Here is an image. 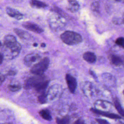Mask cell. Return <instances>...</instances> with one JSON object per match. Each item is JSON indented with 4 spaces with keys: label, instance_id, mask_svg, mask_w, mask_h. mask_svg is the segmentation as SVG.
Listing matches in <instances>:
<instances>
[{
    "label": "cell",
    "instance_id": "obj_1",
    "mask_svg": "<svg viewBox=\"0 0 124 124\" xmlns=\"http://www.w3.org/2000/svg\"><path fill=\"white\" fill-rule=\"evenodd\" d=\"M62 42L68 45H75L81 43L82 41L81 36L74 31H67L61 35Z\"/></svg>",
    "mask_w": 124,
    "mask_h": 124
},
{
    "label": "cell",
    "instance_id": "obj_2",
    "mask_svg": "<svg viewBox=\"0 0 124 124\" xmlns=\"http://www.w3.org/2000/svg\"><path fill=\"white\" fill-rule=\"evenodd\" d=\"M48 21L50 27L57 30L64 26V17L57 12H52L48 16Z\"/></svg>",
    "mask_w": 124,
    "mask_h": 124
},
{
    "label": "cell",
    "instance_id": "obj_3",
    "mask_svg": "<svg viewBox=\"0 0 124 124\" xmlns=\"http://www.w3.org/2000/svg\"><path fill=\"white\" fill-rule=\"evenodd\" d=\"M49 63V60L45 57L34 64L31 69V72L35 75H42L47 69Z\"/></svg>",
    "mask_w": 124,
    "mask_h": 124
},
{
    "label": "cell",
    "instance_id": "obj_4",
    "mask_svg": "<svg viewBox=\"0 0 124 124\" xmlns=\"http://www.w3.org/2000/svg\"><path fill=\"white\" fill-rule=\"evenodd\" d=\"M27 79L24 83V88L29 89L34 88L41 81L46 80V78L42 75H35Z\"/></svg>",
    "mask_w": 124,
    "mask_h": 124
},
{
    "label": "cell",
    "instance_id": "obj_5",
    "mask_svg": "<svg viewBox=\"0 0 124 124\" xmlns=\"http://www.w3.org/2000/svg\"><path fill=\"white\" fill-rule=\"evenodd\" d=\"M62 92V87L58 84L51 86L46 92L47 100L52 101L58 98Z\"/></svg>",
    "mask_w": 124,
    "mask_h": 124
},
{
    "label": "cell",
    "instance_id": "obj_6",
    "mask_svg": "<svg viewBox=\"0 0 124 124\" xmlns=\"http://www.w3.org/2000/svg\"><path fill=\"white\" fill-rule=\"evenodd\" d=\"M18 43L16 37L12 35L8 34L4 37L3 45L5 48H11L16 46Z\"/></svg>",
    "mask_w": 124,
    "mask_h": 124
},
{
    "label": "cell",
    "instance_id": "obj_7",
    "mask_svg": "<svg viewBox=\"0 0 124 124\" xmlns=\"http://www.w3.org/2000/svg\"><path fill=\"white\" fill-rule=\"evenodd\" d=\"M65 79L69 91L74 93L77 88V83L76 78L69 74H67L65 76Z\"/></svg>",
    "mask_w": 124,
    "mask_h": 124
},
{
    "label": "cell",
    "instance_id": "obj_8",
    "mask_svg": "<svg viewBox=\"0 0 124 124\" xmlns=\"http://www.w3.org/2000/svg\"><path fill=\"white\" fill-rule=\"evenodd\" d=\"M40 59V56L36 53H30L27 55L24 59V63L28 66H31L33 64L38 61Z\"/></svg>",
    "mask_w": 124,
    "mask_h": 124
},
{
    "label": "cell",
    "instance_id": "obj_9",
    "mask_svg": "<svg viewBox=\"0 0 124 124\" xmlns=\"http://www.w3.org/2000/svg\"><path fill=\"white\" fill-rule=\"evenodd\" d=\"M23 27L27 30L36 33H41L43 32V29L37 24L32 22H26L22 24Z\"/></svg>",
    "mask_w": 124,
    "mask_h": 124
},
{
    "label": "cell",
    "instance_id": "obj_10",
    "mask_svg": "<svg viewBox=\"0 0 124 124\" xmlns=\"http://www.w3.org/2000/svg\"><path fill=\"white\" fill-rule=\"evenodd\" d=\"M91 110L94 113H96V114H99V115L105 116V117H108L110 119H120L121 118V117L119 115H117L116 114L108 112L107 111L100 110L97 109L95 108H91Z\"/></svg>",
    "mask_w": 124,
    "mask_h": 124
},
{
    "label": "cell",
    "instance_id": "obj_11",
    "mask_svg": "<svg viewBox=\"0 0 124 124\" xmlns=\"http://www.w3.org/2000/svg\"><path fill=\"white\" fill-rule=\"evenodd\" d=\"M6 12L7 14L10 17L16 19L17 20H21L23 17V15L19 11L11 7H7L6 8Z\"/></svg>",
    "mask_w": 124,
    "mask_h": 124
},
{
    "label": "cell",
    "instance_id": "obj_12",
    "mask_svg": "<svg viewBox=\"0 0 124 124\" xmlns=\"http://www.w3.org/2000/svg\"><path fill=\"white\" fill-rule=\"evenodd\" d=\"M109 60L111 64L117 66L124 64V58L120 55H111L109 57Z\"/></svg>",
    "mask_w": 124,
    "mask_h": 124
},
{
    "label": "cell",
    "instance_id": "obj_13",
    "mask_svg": "<svg viewBox=\"0 0 124 124\" xmlns=\"http://www.w3.org/2000/svg\"><path fill=\"white\" fill-rule=\"evenodd\" d=\"M48 81L46 79L43 80L35 86L34 88L36 91L39 93H42L46 92V89L48 85Z\"/></svg>",
    "mask_w": 124,
    "mask_h": 124
},
{
    "label": "cell",
    "instance_id": "obj_14",
    "mask_svg": "<svg viewBox=\"0 0 124 124\" xmlns=\"http://www.w3.org/2000/svg\"><path fill=\"white\" fill-rule=\"evenodd\" d=\"M111 105V104L107 101L103 100H97L94 103L95 108L102 110V109H106Z\"/></svg>",
    "mask_w": 124,
    "mask_h": 124
},
{
    "label": "cell",
    "instance_id": "obj_15",
    "mask_svg": "<svg viewBox=\"0 0 124 124\" xmlns=\"http://www.w3.org/2000/svg\"><path fill=\"white\" fill-rule=\"evenodd\" d=\"M67 9L71 12H76L79 9V4L76 0H68Z\"/></svg>",
    "mask_w": 124,
    "mask_h": 124
},
{
    "label": "cell",
    "instance_id": "obj_16",
    "mask_svg": "<svg viewBox=\"0 0 124 124\" xmlns=\"http://www.w3.org/2000/svg\"><path fill=\"white\" fill-rule=\"evenodd\" d=\"M83 58L85 61L90 63H94L96 59L95 55L93 53L90 51L85 52L83 55Z\"/></svg>",
    "mask_w": 124,
    "mask_h": 124
},
{
    "label": "cell",
    "instance_id": "obj_17",
    "mask_svg": "<svg viewBox=\"0 0 124 124\" xmlns=\"http://www.w3.org/2000/svg\"><path fill=\"white\" fill-rule=\"evenodd\" d=\"M14 32L17 34V35L22 39H28L30 37V34L26 31H25L22 29L19 28H15L14 30Z\"/></svg>",
    "mask_w": 124,
    "mask_h": 124
},
{
    "label": "cell",
    "instance_id": "obj_18",
    "mask_svg": "<svg viewBox=\"0 0 124 124\" xmlns=\"http://www.w3.org/2000/svg\"><path fill=\"white\" fill-rule=\"evenodd\" d=\"M30 4L32 7L36 8H44L47 6L46 3L39 0H31Z\"/></svg>",
    "mask_w": 124,
    "mask_h": 124
},
{
    "label": "cell",
    "instance_id": "obj_19",
    "mask_svg": "<svg viewBox=\"0 0 124 124\" xmlns=\"http://www.w3.org/2000/svg\"><path fill=\"white\" fill-rule=\"evenodd\" d=\"M39 114L44 119L50 121L52 120V117L49 111L47 109H42L39 111Z\"/></svg>",
    "mask_w": 124,
    "mask_h": 124
},
{
    "label": "cell",
    "instance_id": "obj_20",
    "mask_svg": "<svg viewBox=\"0 0 124 124\" xmlns=\"http://www.w3.org/2000/svg\"><path fill=\"white\" fill-rule=\"evenodd\" d=\"M114 104L115 107V108L117 109L119 113L123 117H124V110L123 109L120 102L117 99H115L114 100Z\"/></svg>",
    "mask_w": 124,
    "mask_h": 124
},
{
    "label": "cell",
    "instance_id": "obj_21",
    "mask_svg": "<svg viewBox=\"0 0 124 124\" xmlns=\"http://www.w3.org/2000/svg\"><path fill=\"white\" fill-rule=\"evenodd\" d=\"M38 101L41 104H45L46 103L48 100L47 98V94L46 92H45L44 93H41L40 95L38 97Z\"/></svg>",
    "mask_w": 124,
    "mask_h": 124
},
{
    "label": "cell",
    "instance_id": "obj_22",
    "mask_svg": "<svg viewBox=\"0 0 124 124\" xmlns=\"http://www.w3.org/2000/svg\"><path fill=\"white\" fill-rule=\"evenodd\" d=\"M9 90L12 92H16L20 90L21 87L18 84H10L8 87Z\"/></svg>",
    "mask_w": 124,
    "mask_h": 124
},
{
    "label": "cell",
    "instance_id": "obj_23",
    "mask_svg": "<svg viewBox=\"0 0 124 124\" xmlns=\"http://www.w3.org/2000/svg\"><path fill=\"white\" fill-rule=\"evenodd\" d=\"M68 117L67 116H65L62 119L57 118L56 122L57 124H66L68 122Z\"/></svg>",
    "mask_w": 124,
    "mask_h": 124
},
{
    "label": "cell",
    "instance_id": "obj_24",
    "mask_svg": "<svg viewBox=\"0 0 124 124\" xmlns=\"http://www.w3.org/2000/svg\"><path fill=\"white\" fill-rule=\"evenodd\" d=\"M99 8V3L98 2H94L91 5V10L94 12H97Z\"/></svg>",
    "mask_w": 124,
    "mask_h": 124
},
{
    "label": "cell",
    "instance_id": "obj_25",
    "mask_svg": "<svg viewBox=\"0 0 124 124\" xmlns=\"http://www.w3.org/2000/svg\"><path fill=\"white\" fill-rule=\"evenodd\" d=\"M115 43L117 45L121 47L124 48V37H119L117 38L115 41Z\"/></svg>",
    "mask_w": 124,
    "mask_h": 124
},
{
    "label": "cell",
    "instance_id": "obj_26",
    "mask_svg": "<svg viewBox=\"0 0 124 124\" xmlns=\"http://www.w3.org/2000/svg\"><path fill=\"white\" fill-rule=\"evenodd\" d=\"M96 121L99 124H109L107 121L104 119L98 118L96 119Z\"/></svg>",
    "mask_w": 124,
    "mask_h": 124
},
{
    "label": "cell",
    "instance_id": "obj_27",
    "mask_svg": "<svg viewBox=\"0 0 124 124\" xmlns=\"http://www.w3.org/2000/svg\"><path fill=\"white\" fill-rule=\"evenodd\" d=\"M74 124H86V123L81 119H78L76 120Z\"/></svg>",
    "mask_w": 124,
    "mask_h": 124
},
{
    "label": "cell",
    "instance_id": "obj_28",
    "mask_svg": "<svg viewBox=\"0 0 124 124\" xmlns=\"http://www.w3.org/2000/svg\"><path fill=\"white\" fill-rule=\"evenodd\" d=\"M4 79H5L4 76L0 72V85H1L3 82V81H4Z\"/></svg>",
    "mask_w": 124,
    "mask_h": 124
},
{
    "label": "cell",
    "instance_id": "obj_29",
    "mask_svg": "<svg viewBox=\"0 0 124 124\" xmlns=\"http://www.w3.org/2000/svg\"><path fill=\"white\" fill-rule=\"evenodd\" d=\"M3 58H4V56L3 55V54L0 52V64H1L3 62Z\"/></svg>",
    "mask_w": 124,
    "mask_h": 124
},
{
    "label": "cell",
    "instance_id": "obj_30",
    "mask_svg": "<svg viewBox=\"0 0 124 124\" xmlns=\"http://www.w3.org/2000/svg\"><path fill=\"white\" fill-rule=\"evenodd\" d=\"M15 74H16L15 72V71H9V73H8V74H9V75H14Z\"/></svg>",
    "mask_w": 124,
    "mask_h": 124
},
{
    "label": "cell",
    "instance_id": "obj_31",
    "mask_svg": "<svg viewBox=\"0 0 124 124\" xmlns=\"http://www.w3.org/2000/svg\"><path fill=\"white\" fill-rule=\"evenodd\" d=\"M118 124H124V121H120V122H119Z\"/></svg>",
    "mask_w": 124,
    "mask_h": 124
},
{
    "label": "cell",
    "instance_id": "obj_32",
    "mask_svg": "<svg viewBox=\"0 0 124 124\" xmlns=\"http://www.w3.org/2000/svg\"><path fill=\"white\" fill-rule=\"evenodd\" d=\"M41 46L42 47H45L46 46V44L45 43H42Z\"/></svg>",
    "mask_w": 124,
    "mask_h": 124
},
{
    "label": "cell",
    "instance_id": "obj_33",
    "mask_svg": "<svg viewBox=\"0 0 124 124\" xmlns=\"http://www.w3.org/2000/svg\"><path fill=\"white\" fill-rule=\"evenodd\" d=\"M33 45H34V46H37V44H34Z\"/></svg>",
    "mask_w": 124,
    "mask_h": 124
},
{
    "label": "cell",
    "instance_id": "obj_34",
    "mask_svg": "<svg viewBox=\"0 0 124 124\" xmlns=\"http://www.w3.org/2000/svg\"><path fill=\"white\" fill-rule=\"evenodd\" d=\"M116 0V1H121L122 0Z\"/></svg>",
    "mask_w": 124,
    "mask_h": 124
},
{
    "label": "cell",
    "instance_id": "obj_35",
    "mask_svg": "<svg viewBox=\"0 0 124 124\" xmlns=\"http://www.w3.org/2000/svg\"><path fill=\"white\" fill-rule=\"evenodd\" d=\"M123 94H124V90L123 91Z\"/></svg>",
    "mask_w": 124,
    "mask_h": 124
},
{
    "label": "cell",
    "instance_id": "obj_36",
    "mask_svg": "<svg viewBox=\"0 0 124 124\" xmlns=\"http://www.w3.org/2000/svg\"><path fill=\"white\" fill-rule=\"evenodd\" d=\"M123 22H124V19H123Z\"/></svg>",
    "mask_w": 124,
    "mask_h": 124
},
{
    "label": "cell",
    "instance_id": "obj_37",
    "mask_svg": "<svg viewBox=\"0 0 124 124\" xmlns=\"http://www.w3.org/2000/svg\"><path fill=\"white\" fill-rule=\"evenodd\" d=\"M0 46H1V43L0 42Z\"/></svg>",
    "mask_w": 124,
    "mask_h": 124
}]
</instances>
